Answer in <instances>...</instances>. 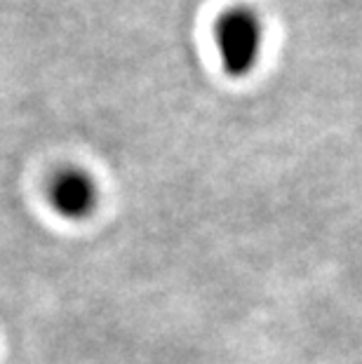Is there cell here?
I'll use <instances>...</instances> for the list:
<instances>
[{
	"instance_id": "2",
	"label": "cell",
	"mask_w": 362,
	"mask_h": 364,
	"mask_svg": "<svg viewBox=\"0 0 362 364\" xmlns=\"http://www.w3.org/2000/svg\"><path fill=\"white\" fill-rule=\"evenodd\" d=\"M50 205L68 221H82L99 205V188L95 179L80 167H64L50 181Z\"/></svg>"
},
{
	"instance_id": "1",
	"label": "cell",
	"mask_w": 362,
	"mask_h": 364,
	"mask_svg": "<svg viewBox=\"0 0 362 364\" xmlns=\"http://www.w3.org/2000/svg\"><path fill=\"white\" fill-rule=\"evenodd\" d=\"M214 43L223 73L230 78H245L261 59L264 24L252 7L235 5L219 17L214 26Z\"/></svg>"
}]
</instances>
